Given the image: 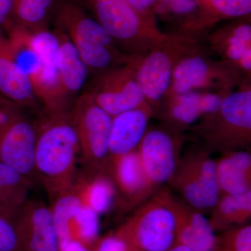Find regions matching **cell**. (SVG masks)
Returning <instances> with one entry per match:
<instances>
[{
  "mask_svg": "<svg viewBox=\"0 0 251 251\" xmlns=\"http://www.w3.org/2000/svg\"><path fill=\"white\" fill-rule=\"evenodd\" d=\"M136 11L151 19L156 20L160 0H126ZM157 21V20H156Z\"/></svg>",
  "mask_w": 251,
  "mask_h": 251,
  "instance_id": "cell-34",
  "label": "cell"
},
{
  "mask_svg": "<svg viewBox=\"0 0 251 251\" xmlns=\"http://www.w3.org/2000/svg\"><path fill=\"white\" fill-rule=\"evenodd\" d=\"M50 209L58 234L59 245L70 240L69 224L84 207L75 186L61 193L50 202Z\"/></svg>",
  "mask_w": 251,
  "mask_h": 251,
  "instance_id": "cell-26",
  "label": "cell"
},
{
  "mask_svg": "<svg viewBox=\"0 0 251 251\" xmlns=\"http://www.w3.org/2000/svg\"><path fill=\"white\" fill-rule=\"evenodd\" d=\"M23 251H59L58 234L49 206L29 198L15 215Z\"/></svg>",
  "mask_w": 251,
  "mask_h": 251,
  "instance_id": "cell-14",
  "label": "cell"
},
{
  "mask_svg": "<svg viewBox=\"0 0 251 251\" xmlns=\"http://www.w3.org/2000/svg\"><path fill=\"white\" fill-rule=\"evenodd\" d=\"M184 134L163 125L148 128L138 151L150 184L155 190L168 183L181 158Z\"/></svg>",
  "mask_w": 251,
  "mask_h": 251,
  "instance_id": "cell-10",
  "label": "cell"
},
{
  "mask_svg": "<svg viewBox=\"0 0 251 251\" xmlns=\"http://www.w3.org/2000/svg\"><path fill=\"white\" fill-rule=\"evenodd\" d=\"M205 47L202 36L176 30L163 33L143 57L126 56L124 64L134 69L153 117L169 89L176 64L187 54Z\"/></svg>",
  "mask_w": 251,
  "mask_h": 251,
  "instance_id": "cell-2",
  "label": "cell"
},
{
  "mask_svg": "<svg viewBox=\"0 0 251 251\" xmlns=\"http://www.w3.org/2000/svg\"><path fill=\"white\" fill-rule=\"evenodd\" d=\"M59 251H92L90 247L76 239H71L59 245Z\"/></svg>",
  "mask_w": 251,
  "mask_h": 251,
  "instance_id": "cell-36",
  "label": "cell"
},
{
  "mask_svg": "<svg viewBox=\"0 0 251 251\" xmlns=\"http://www.w3.org/2000/svg\"><path fill=\"white\" fill-rule=\"evenodd\" d=\"M231 92L193 91L167 95L154 117L172 129L184 133L203 117L217 110Z\"/></svg>",
  "mask_w": 251,
  "mask_h": 251,
  "instance_id": "cell-11",
  "label": "cell"
},
{
  "mask_svg": "<svg viewBox=\"0 0 251 251\" xmlns=\"http://www.w3.org/2000/svg\"><path fill=\"white\" fill-rule=\"evenodd\" d=\"M69 116L76 132L84 171L107 173L112 117L87 92L74 103Z\"/></svg>",
  "mask_w": 251,
  "mask_h": 251,
  "instance_id": "cell-7",
  "label": "cell"
},
{
  "mask_svg": "<svg viewBox=\"0 0 251 251\" xmlns=\"http://www.w3.org/2000/svg\"><path fill=\"white\" fill-rule=\"evenodd\" d=\"M87 93L110 116L149 105L134 69L119 64L96 75Z\"/></svg>",
  "mask_w": 251,
  "mask_h": 251,
  "instance_id": "cell-9",
  "label": "cell"
},
{
  "mask_svg": "<svg viewBox=\"0 0 251 251\" xmlns=\"http://www.w3.org/2000/svg\"><path fill=\"white\" fill-rule=\"evenodd\" d=\"M246 78L249 77L232 63L214 58L206 46L178 62L166 96L193 91L232 92Z\"/></svg>",
  "mask_w": 251,
  "mask_h": 251,
  "instance_id": "cell-5",
  "label": "cell"
},
{
  "mask_svg": "<svg viewBox=\"0 0 251 251\" xmlns=\"http://www.w3.org/2000/svg\"><path fill=\"white\" fill-rule=\"evenodd\" d=\"M166 251H193L188 247L181 244H175L171 248Z\"/></svg>",
  "mask_w": 251,
  "mask_h": 251,
  "instance_id": "cell-37",
  "label": "cell"
},
{
  "mask_svg": "<svg viewBox=\"0 0 251 251\" xmlns=\"http://www.w3.org/2000/svg\"><path fill=\"white\" fill-rule=\"evenodd\" d=\"M80 156L76 132L69 113L49 116L39 124L36 140V180L50 202L74 185Z\"/></svg>",
  "mask_w": 251,
  "mask_h": 251,
  "instance_id": "cell-1",
  "label": "cell"
},
{
  "mask_svg": "<svg viewBox=\"0 0 251 251\" xmlns=\"http://www.w3.org/2000/svg\"><path fill=\"white\" fill-rule=\"evenodd\" d=\"M16 213L0 206V251H23L15 219Z\"/></svg>",
  "mask_w": 251,
  "mask_h": 251,
  "instance_id": "cell-31",
  "label": "cell"
},
{
  "mask_svg": "<svg viewBox=\"0 0 251 251\" xmlns=\"http://www.w3.org/2000/svg\"><path fill=\"white\" fill-rule=\"evenodd\" d=\"M165 197L174 215L176 241L193 251H215L217 249V235L211 227L209 219L201 211L164 189Z\"/></svg>",
  "mask_w": 251,
  "mask_h": 251,
  "instance_id": "cell-16",
  "label": "cell"
},
{
  "mask_svg": "<svg viewBox=\"0 0 251 251\" xmlns=\"http://www.w3.org/2000/svg\"><path fill=\"white\" fill-rule=\"evenodd\" d=\"M22 114L21 107L0 94V136Z\"/></svg>",
  "mask_w": 251,
  "mask_h": 251,
  "instance_id": "cell-33",
  "label": "cell"
},
{
  "mask_svg": "<svg viewBox=\"0 0 251 251\" xmlns=\"http://www.w3.org/2000/svg\"><path fill=\"white\" fill-rule=\"evenodd\" d=\"M54 9V0H14L12 20L31 30L46 29Z\"/></svg>",
  "mask_w": 251,
  "mask_h": 251,
  "instance_id": "cell-27",
  "label": "cell"
},
{
  "mask_svg": "<svg viewBox=\"0 0 251 251\" xmlns=\"http://www.w3.org/2000/svg\"><path fill=\"white\" fill-rule=\"evenodd\" d=\"M215 251H224L221 250V249H216V250Z\"/></svg>",
  "mask_w": 251,
  "mask_h": 251,
  "instance_id": "cell-38",
  "label": "cell"
},
{
  "mask_svg": "<svg viewBox=\"0 0 251 251\" xmlns=\"http://www.w3.org/2000/svg\"><path fill=\"white\" fill-rule=\"evenodd\" d=\"M97 213L90 208L83 207L69 224L71 238L90 247L99 239L100 219Z\"/></svg>",
  "mask_w": 251,
  "mask_h": 251,
  "instance_id": "cell-28",
  "label": "cell"
},
{
  "mask_svg": "<svg viewBox=\"0 0 251 251\" xmlns=\"http://www.w3.org/2000/svg\"><path fill=\"white\" fill-rule=\"evenodd\" d=\"M84 1L125 55L143 57L163 35L156 20L140 14L126 0Z\"/></svg>",
  "mask_w": 251,
  "mask_h": 251,
  "instance_id": "cell-4",
  "label": "cell"
},
{
  "mask_svg": "<svg viewBox=\"0 0 251 251\" xmlns=\"http://www.w3.org/2000/svg\"><path fill=\"white\" fill-rule=\"evenodd\" d=\"M0 94L19 107L35 100L29 77L18 66L9 39L0 29Z\"/></svg>",
  "mask_w": 251,
  "mask_h": 251,
  "instance_id": "cell-19",
  "label": "cell"
},
{
  "mask_svg": "<svg viewBox=\"0 0 251 251\" xmlns=\"http://www.w3.org/2000/svg\"><path fill=\"white\" fill-rule=\"evenodd\" d=\"M209 153L203 149L186 153L168 183L184 202L200 211L212 209L221 195L215 160Z\"/></svg>",
  "mask_w": 251,
  "mask_h": 251,
  "instance_id": "cell-8",
  "label": "cell"
},
{
  "mask_svg": "<svg viewBox=\"0 0 251 251\" xmlns=\"http://www.w3.org/2000/svg\"><path fill=\"white\" fill-rule=\"evenodd\" d=\"M74 186L84 207L90 208L99 215L108 212L117 201L115 185L107 173L78 172Z\"/></svg>",
  "mask_w": 251,
  "mask_h": 251,
  "instance_id": "cell-22",
  "label": "cell"
},
{
  "mask_svg": "<svg viewBox=\"0 0 251 251\" xmlns=\"http://www.w3.org/2000/svg\"><path fill=\"white\" fill-rule=\"evenodd\" d=\"M14 0H0V29L6 26L13 18Z\"/></svg>",
  "mask_w": 251,
  "mask_h": 251,
  "instance_id": "cell-35",
  "label": "cell"
},
{
  "mask_svg": "<svg viewBox=\"0 0 251 251\" xmlns=\"http://www.w3.org/2000/svg\"><path fill=\"white\" fill-rule=\"evenodd\" d=\"M55 33L59 44L57 65L59 80L69 98L71 94L77 93L83 87L90 72L69 36L58 28Z\"/></svg>",
  "mask_w": 251,
  "mask_h": 251,
  "instance_id": "cell-23",
  "label": "cell"
},
{
  "mask_svg": "<svg viewBox=\"0 0 251 251\" xmlns=\"http://www.w3.org/2000/svg\"><path fill=\"white\" fill-rule=\"evenodd\" d=\"M54 12L57 28L64 31L71 40L95 43L121 52L102 26L78 5L62 1L54 6Z\"/></svg>",
  "mask_w": 251,
  "mask_h": 251,
  "instance_id": "cell-18",
  "label": "cell"
},
{
  "mask_svg": "<svg viewBox=\"0 0 251 251\" xmlns=\"http://www.w3.org/2000/svg\"><path fill=\"white\" fill-rule=\"evenodd\" d=\"M197 11L194 0H160L156 16L165 19H176L179 29L195 19Z\"/></svg>",
  "mask_w": 251,
  "mask_h": 251,
  "instance_id": "cell-29",
  "label": "cell"
},
{
  "mask_svg": "<svg viewBox=\"0 0 251 251\" xmlns=\"http://www.w3.org/2000/svg\"><path fill=\"white\" fill-rule=\"evenodd\" d=\"M107 173L115 185L117 201H121L125 207L139 206L155 193L144 170L138 150L110 158Z\"/></svg>",
  "mask_w": 251,
  "mask_h": 251,
  "instance_id": "cell-15",
  "label": "cell"
},
{
  "mask_svg": "<svg viewBox=\"0 0 251 251\" xmlns=\"http://www.w3.org/2000/svg\"><path fill=\"white\" fill-rule=\"evenodd\" d=\"M215 162L221 194L242 195L251 191L250 151H227Z\"/></svg>",
  "mask_w": 251,
  "mask_h": 251,
  "instance_id": "cell-21",
  "label": "cell"
},
{
  "mask_svg": "<svg viewBox=\"0 0 251 251\" xmlns=\"http://www.w3.org/2000/svg\"><path fill=\"white\" fill-rule=\"evenodd\" d=\"M211 210L209 221L215 232L245 225L251 216V191L242 195L221 194Z\"/></svg>",
  "mask_w": 251,
  "mask_h": 251,
  "instance_id": "cell-24",
  "label": "cell"
},
{
  "mask_svg": "<svg viewBox=\"0 0 251 251\" xmlns=\"http://www.w3.org/2000/svg\"><path fill=\"white\" fill-rule=\"evenodd\" d=\"M208 152L242 150L251 143V78L227 94L219 109L190 128Z\"/></svg>",
  "mask_w": 251,
  "mask_h": 251,
  "instance_id": "cell-3",
  "label": "cell"
},
{
  "mask_svg": "<svg viewBox=\"0 0 251 251\" xmlns=\"http://www.w3.org/2000/svg\"><path fill=\"white\" fill-rule=\"evenodd\" d=\"M232 21L208 32L204 42L212 55L232 63L251 78V16Z\"/></svg>",
  "mask_w": 251,
  "mask_h": 251,
  "instance_id": "cell-13",
  "label": "cell"
},
{
  "mask_svg": "<svg viewBox=\"0 0 251 251\" xmlns=\"http://www.w3.org/2000/svg\"><path fill=\"white\" fill-rule=\"evenodd\" d=\"M117 232L137 251H166L173 247L176 241L175 218L164 189L140 204Z\"/></svg>",
  "mask_w": 251,
  "mask_h": 251,
  "instance_id": "cell-6",
  "label": "cell"
},
{
  "mask_svg": "<svg viewBox=\"0 0 251 251\" xmlns=\"http://www.w3.org/2000/svg\"><path fill=\"white\" fill-rule=\"evenodd\" d=\"M196 18L177 30L188 31L202 37L217 23L246 17L251 14V0H194Z\"/></svg>",
  "mask_w": 251,
  "mask_h": 251,
  "instance_id": "cell-20",
  "label": "cell"
},
{
  "mask_svg": "<svg viewBox=\"0 0 251 251\" xmlns=\"http://www.w3.org/2000/svg\"><path fill=\"white\" fill-rule=\"evenodd\" d=\"M217 249L224 251H251V226L243 225L217 235Z\"/></svg>",
  "mask_w": 251,
  "mask_h": 251,
  "instance_id": "cell-30",
  "label": "cell"
},
{
  "mask_svg": "<svg viewBox=\"0 0 251 251\" xmlns=\"http://www.w3.org/2000/svg\"><path fill=\"white\" fill-rule=\"evenodd\" d=\"M92 251H137L123 236L116 232L97 239Z\"/></svg>",
  "mask_w": 251,
  "mask_h": 251,
  "instance_id": "cell-32",
  "label": "cell"
},
{
  "mask_svg": "<svg viewBox=\"0 0 251 251\" xmlns=\"http://www.w3.org/2000/svg\"><path fill=\"white\" fill-rule=\"evenodd\" d=\"M34 183L0 161V206L14 212L29 199Z\"/></svg>",
  "mask_w": 251,
  "mask_h": 251,
  "instance_id": "cell-25",
  "label": "cell"
},
{
  "mask_svg": "<svg viewBox=\"0 0 251 251\" xmlns=\"http://www.w3.org/2000/svg\"><path fill=\"white\" fill-rule=\"evenodd\" d=\"M153 117L150 105L128 110L112 117L109 156H122L138 150Z\"/></svg>",
  "mask_w": 251,
  "mask_h": 251,
  "instance_id": "cell-17",
  "label": "cell"
},
{
  "mask_svg": "<svg viewBox=\"0 0 251 251\" xmlns=\"http://www.w3.org/2000/svg\"><path fill=\"white\" fill-rule=\"evenodd\" d=\"M39 124L22 114L0 136V161L27 177L36 180L35 156Z\"/></svg>",
  "mask_w": 251,
  "mask_h": 251,
  "instance_id": "cell-12",
  "label": "cell"
}]
</instances>
